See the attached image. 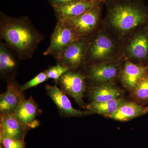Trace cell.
Returning a JSON list of instances; mask_svg holds the SVG:
<instances>
[{
  "label": "cell",
  "instance_id": "1",
  "mask_svg": "<svg viewBox=\"0 0 148 148\" xmlns=\"http://www.w3.org/2000/svg\"><path fill=\"white\" fill-rule=\"evenodd\" d=\"M1 34L3 38L21 58L32 55L42 38L26 17L1 15Z\"/></svg>",
  "mask_w": 148,
  "mask_h": 148
},
{
  "label": "cell",
  "instance_id": "2",
  "mask_svg": "<svg viewBox=\"0 0 148 148\" xmlns=\"http://www.w3.org/2000/svg\"><path fill=\"white\" fill-rule=\"evenodd\" d=\"M108 4L109 20L120 32L148 23V7L143 0H115Z\"/></svg>",
  "mask_w": 148,
  "mask_h": 148
},
{
  "label": "cell",
  "instance_id": "3",
  "mask_svg": "<svg viewBox=\"0 0 148 148\" xmlns=\"http://www.w3.org/2000/svg\"><path fill=\"white\" fill-rule=\"evenodd\" d=\"M79 37L68 24L58 20L51 35L49 47L44 53L45 56L57 55Z\"/></svg>",
  "mask_w": 148,
  "mask_h": 148
},
{
  "label": "cell",
  "instance_id": "4",
  "mask_svg": "<svg viewBox=\"0 0 148 148\" xmlns=\"http://www.w3.org/2000/svg\"><path fill=\"white\" fill-rule=\"evenodd\" d=\"M100 5L76 17L59 18L69 25L79 37L92 32L98 24L101 15Z\"/></svg>",
  "mask_w": 148,
  "mask_h": 148
},
{
  "label": "cell",
  "instance_id": "5",
  "mask_svg": "<svg viewBox=\"0 0 148 148\" xmlns=\"http://www.w3.org/2000/svg\"><path fill=\"white\" fill-rule=\"evenodd\" d=\"M58 82L63 92L73 98L81 107L83 106L86 85L83 75L69 71L62 75Z\"/></svg>",
  "mask_w": 148,
  "mask_h": 148
},
{
  "label": "cell",
  "instance_id": "6",
  "mask_svg": "<svg viewBox=\"0 0 148 148\" xmlns=\"http://www.w3.org/2000/svg\"><path fill=\"white\" fill-rule=\"evenodd\" d=\"M86 47V42L84 40L79 39L73 42L55 56L63 66L70 69L77 68L84 61Z\"/></svg>",
  "mask_w": 148,
  "mask_h": 148
},
{
  "label": "cell",
  "instance_id": "7",
  "mask_svg": "<svg viewBox=\"0 0 148 148\" xmlns=\"http://www.w3.org/2000/svg\"><path fill=\"white\" fill-rule=\"evenodd\" d=\"M45 88L48 95L53 101L62 115L67 116H78L88 114V112L74 109L72 107L71 103L66 96V93L58 88L56 86L47 85Z\"/></svg>",
  "mask_w": 148,
  "mask_h": 148
},
{
  "label": "cell",
  "instance_id": "8",
  "mask_svg": "<svg viewBox=\"0 0 148 148\" xmlns=\"http://www.w3.org/2000/svg\"><path fill=\"white\" fill-rule=\"evenodd\" d=\"M20 86L15 82L9 83L5 92L0 96L1 115L14 114L25 98Z\"/></svg>",
  "mask_w": 148,
  "mask_h": 148
},
{
  "label": "cell",
  "instance_id": "9",
  "mask_svg": "<svg viewBox=\"0 0 148 148\" xmlns=\"http://www.w3.org/2000/svg\"><path fill=\"white\" fill-rule=\"evenodd\" d=\"M40 112L36 103L32 97H30L21 102L14 114L18 121L29 129L38 125V122L36 119Z\"/></svg>",
  "mask_w": 148,
  "mask_h": 148
},
{
  "label": "cell",
  "instance_id": "10",
  "mask_svg": "<svg viewBox=\"0 0 148 148\" xmlns=\"http://www.w3.org/2000/svg\"><path fill=\"white\" fill-rule=\"evenodd\" d=\"M28 130L18 121L14 114L1 115L0 138L7 137L24 140Z\"/></svg>",
  "mask_w": 148,
  "mask_h": 148
},
{
  "label": "cell",
  "instance_id": "11",
  "mask_svg": "<svg viewBox=\"0 0 148 148\" xmlns=\"http://www.w3.org/2000/svg\"><path fill=\"white\" fill-rule=\"evenodd\" d=\"M98 0H82L53 8L58 19L76 17L100 4Z\"/></svg>",
  "mask_w": 148,
  "mask_h": 148
},
{
  "label": "cell",
  "instance_id": "12",
  "mask_svg": "<svg viewBox=\"0 0 148 148\" xmlns=\"http://www.w3.org/2000/svg\"><path fill=\"white\" fill-rule=\"evenodd\" d=\"M148 72V66L126 61L122 73V81L128 89H134Z\"/></svg>",
  "mask_w": 148,
  "mask_h": 148
},
{
  "label": "cell",
  "instance_id": "13",
  "mask_svg": "<svg viewBox=\"0 0 148 148\" xmlns=\"http://www.w3.org/2000/svg\"><path fill=\"white\" fill-rule=\"evenodd\" d=\"M127 53L132 58L145 61L148 59V27L139 32L127 47Z\"/></svg>",
  "mask_w": 148,
  "mask_h": 148
},
{
  "label": "cell",
  "instance_id": "14",
  "mask_svg": "<svg viewBox=\"0 0 148 148\" xmlns=\"http://www.w3.org/2000/svg\"><path fill=\"white\" fill-rule=\"evenodd\" d=\"M148 112V107H143L133 102H125L114 114L109 117L118 121H125Z\"/></svg>",
  "mask_w": 148,
  "mask_h": 148
},
{
  "label": "cell",
  "instance_id": "15",
  "mask_svg": "<svg viewBox=\"0 0 148 148\" xmlns=\"http://www.w3.org/2000/svg\"><path fill=\"white\" fill-rule=\"evenodd\" d=\"M114 47L113 43L110 39L105 35H100L90 45L89 49L90 58L93 60L106 58L112 53Z\"/></svg>",
  "mask_w": 148,
  "mask_h": 148
},
{
  "label": "cell",
  "instance_id": "16",
  "mask_svg": "<svg viewBox=\"0 0 148 148\" xmlns=\"http://www.w3.org/2000/svg\"><path fill=\"white\" fill-rule=\"evenodd\" d=\"M117 73L118 67L115 64H99L90 68L89 76L94 81L104 83L113 79Z\"/></svg>",
  "mask_w": 148,
  "mask_h": 148
},
{
  "label": "cell",
  "instance_id": "17",
  "mask_svg": "<svg viewBox=\"0 0 148 148\" xmlns=\"http://www.w3.org/2000/svg\"><path fill=\"white\" fill-rule=\"evenodd\" d=\"M121 92L113 85L104 84L92 88L90 92L92 102L103 103L120 98Z\"/></svg>",
  "mask_w": 148,
  "mask_h": 148
},
{
  "label": "cell",
  "instance_id": "18",
  "mask_svg": "<svg viewBox=\"0 0 148 148\" xmlns=\"http://www.w3.org/2000/svg\"><path fill=\"white\" fill-rule=\"evenodd\" d=\"M125 101L122 98L111 100L103 103L92 102L87 106L90 112L109 116L114 114Z\"/></svg>",
  "mask_w": 148,
  "mask_h": 148
},
{
  "label": "cell",
  "instance_id": "19",
  "mask_svg": "<svg viewBox=\"0 0 148 148\" xmlns=\"http://www.w3.org/2000/svg\"><path fill=\"white\" fill-rule=\"evenodd\" d=\"M16 66V61L5 46L1 43L0 46V72L4 75L12 71Z\"/></svg>",
  "mask_w": 148,
  "mask_h": 148
},
{
  "label": "cell",
  "instance_id": "20",
  "mask_svg": "<svg viewBox=\"0 0 148 148\" xmlns=\"http://www.w3.org/2000/svg\"><path fill=\"white\" fill-rule=\"evenodd\" d=\"M134 89L136 98L140 101H148V72Z\"/></svg>",
  "mask_w": 148,
  "mask_h": 148
},
{
  "label": "cell",
  "instance_id": "21",
  "mask_svg": "<svg viewBox=\"0 0 148 148\" xmlns=\"http://www.w3.org/2000/svg\"><path fill=\"white\" fill-rule=\"evenodd\" d=\"M69 71L70 69L68 67L62 64H58L56 66H51L46 71L49 79H52L56 82H58L62 75Z\"/></svg>",
  "mask_w": 148,
  "mask_h": 148
},
{
  "label": "cell",
  "instance_id": "22",
  "mask_svg": "<svg viewBox=\"0 0 148 148\" xmlns=\"http://www.w3.org/2000/svg\"><path fill=\"white\" fill-rule=\"evenodd\" d=\"M48 79L46 71L41 72L38 74L34 78L24 84L22 86H20V90L21 92H23L27 89L35 87L38 85L45 82Z\"/></svg>",
  "mask_w": 148,
  "mask_h": 148
},
{
  "label": "cell",
  "instance_id": "23",
  "mask_svg": "<svg viewBox=\"0 0 148 148\" xmlns=\"http://www.w3.org/2000/svg\"><path fill=\"white\" fill-rule=\"evenodd\" d=\"M1 148H26L24 140L3 137L0 138Z\"/></svg>",
  "mask_w": 148,
  "mask_h": 148
},
{
  "label": "cell",
  "instance_id": "24",
  "mask_svg": "<svg viewBox=\"0 0 148 148\" xmlns=\"http://www.w3.org/2000/svg\"><path fill=\"white\" fill-rule=\"evenodd\" d=\"M82 0H49L51 5L53 8L65 5L70 3Z\"/></svg>",
  "mask_w": 148,
  "mask_h": 148
},
{
  "label": "cell",
  "instance_id": "25",
  "mask_svg": "<svg viewBox=\"0 0 148 148\" xmlns=\"http://www.w3.org/2000/svg\"><path fill=\"white\" fill-rule=\"evenodd\" d=\"M114 1H115V0H103V2L107 3H109Z\"/></svg>",
  "mask_w": 148,
  "mask_h": 148
},
{
  "label": "cell",
  "instance_id": "26",
  "mask_svg": "<svg viewBox=\"0 0 148 148\" xmlns=\"http://www.w3.org/2000/svg\"><path fill=\"white\" fill-rule=\"evenodd\" d=\"M98 1L101 3L103 2V0H98Z\"/></svg>",
  "mask_w": 148,
  "mask_h": 148
},
{
  "label": "cell",
  "instance_id": "27",
  "mask_svg": "<svg viewBox=\"0 0 148 148\" xmlns=\"http://www.w3.org/2000/svg\"></svg>",
  "mask_w": 148,
  "mask_h": 148
}]
</instances>
